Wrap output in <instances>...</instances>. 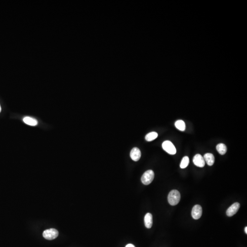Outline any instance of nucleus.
<instances>
[{
  "label": "nucleus",
  "mask_w": 247,
  "mask_h": 247,
  "mask_svg": "<svg viewBox=\"0 0 247 247\" xmlns=\"http://www.w3.org/2000/svg\"><path fill=\"white\" fill-rule=\"evenodd\" d=\"M154 178V172L152 170H149L143 173L141 178V180L144 185H148L152 182Z\"/></svg>",
  "instance_id": "obj_2"
},
{
  "label": "nucleus",
  "mask_w": 247,
  "mask_h": 247,
  "mask_svg": "<svg viewBox=\"0 0 247 247\" xmlns=\"http://www.w3.org/2000/svg\"><path fill=\"white\" fill-rule=\"evenodd\" d=\"M216 150L221 155H224L227 151V147L225 145L220 143L216 146Z\"/></svg>",
  "instance_id": "obj_12"
},
{
  "label": "nucleus",
  "mask_w": 247,
  "mask_h": 247,
  "mask_svg": "<svg viewBox=\"0 0 247 247\" xmlns=\"http://www.w3.org/2000/svg\"><path fill=\"white\" fill-rule=\"evenodd\" d=\"M1 105H0V113H1Z\"/></svg>",
  "instance_id": "obj_18"
},
{
  "label": "nucleus",
  "mask_w": 247,
  "mask_h": 247,
  "mask_svg": "<svg viewBox=\"0 0 247 247\" xmlns=\"http://www.w3.org/2000/svg\"><path fill=\"white\" fill-rule=\"evenodd\" d=\"M158 137V134L156 132H152L147 134L145 137V139L147 142H151L156 139Z\"/></svg>",
  "instance_id": "obj_14"
},
{
  "label": "nucleus",
  "mask_w": 247,
  "mask_h": 247,
  "mask_svg": "<svg viewBox=\"0 0 247 247\" xmlns=\"http://www.w3.org/2000/svg\"><path fill=\"white\" fill-rule=\"evenodd\" d=\"M145 225L147 228H151L152 226V215L150 213H147L144 218Z\"/></svg>",
  "instance_id": "obj_9"
},
{
  "label": "nucleus",
  "mask_w": 247,
  "mask_h": 247,
  "mask_svg": "<svg viewBox=\"0 0 247 247\" xmlns=\"http://www.w3.org/2000/svg\"><path fill=\"white\" fill-rule=\"evenodd\" d=\"M24 122L27 125L31 126H36L38 124V121L36 119L30 117H25L24 118Z\"/></svg>",
  "instance_id": "obj_11"
},
{
  "label": "nucleus",
  "mask_w": 247,
  "mask_h": 247,
  "mask_svg": "<svg viewBox=\"0 0 247 247\" xmlns=\"http://www.w3.org/2000/svg\"><path fill=\"white\" fill-rule=\"evenodd\" d=\"M130 156L131 159L133 161H139L141 157V152L139 149L134 147L132 149L130 153Z\"/></svg>",
  "instance_id": "obj_8"
},
{
  "label": "nucleus",
  "mask_w": 247,
  "mask_h": 247,
  "mask_svg": "<svg viewBox=\"0 0 247 247\" xmlns=\"http://www.w3.org/2000/svg\"><path fill=\"white\" fill-rule=\"evenodd\" d=\"M240 205L239 203L236 202L234 203L227 210L226 214L228 216H232L234 215L238 212L240 208Z\"/></svg>",
  "instance_id": "obj_6"
},
{
  "label": "nucleus",
  "mask_w": 247,
  "mask_h": 247,
  "mask_svg": "<svg viewBox=\"0 0 247 247\" xmlns=\"http://www.w3.org/2000/svg\"><path fill=\"white\" fill-rule=\"evenodd\" d=\"M125 247H135V246L132 244H127V245L125 246Z\"/></svg>",
  "instance_id": "obj_16"
},
{
  "label": "nucleus",
  "mask_w": 247,
  "mask_h": 247,
  "mask_svg": "<svg viewBox=\"0 0 247 247\" xmlns=\"http://www.w3.org/2000/svg\"><path fill=\"white\" fill-rule=\"evenodd\" d=\"M180 194L177 190H172L168 194V201L171 205H176L180 200Z\"/></svg>",
  "instance_id": "obj_1"
},
{
  "label": "nucleus",
  "mask_w": 247,
  "mask_h": 247,
  "mask_svg": "<svg viewBox=\"0 0 247 247\" xmlns=\"http://www.w3.org/2000/svg\"><path fill=\"white\" fill-rule=\"evenodd\" d=\"M202 214V207L199 205H196L193 207L191 212L192 218L195 220H198L200 218Z\"/></svg>",
  "instance_id": "obj_5"
},
{
  "label": "nucleus",
  "mask_w": 247,
  "mask_h": 247,
  "mask_svg": "<svg viewBox=\"0 0 247 247\" xmlns=\"http://www.w3.org/2000/svg\"><path fill=\"white\" fill-rule=\"evenodd\" d=\"M190 162L189 158L187 156L184 157L182 160L180 167L181 168H185L188 166Z\"/></svg>",
  "instance_id": "obj_15"
},
{
  "label": "nucleus",
  "mask_w": 247,
  "mask_h": 247,
  "mask_svg": "<svg viewBox=\"0 0 247 247\" xmlns=\"http://www.w3.org/2000/svg\"><path fill=\"white\" fill-rule=\"evenodd\" d=\"M163 148L164 151H166L168 154L171 155H174L176 153V149L174 147L173 144L169 141L166 140L163 143Z\"/></svg>",
  "instance_id": "obj_4"
},
{
  "label": "nucleus",
  "mask_w": 247,
  "mask_h": 247,
  "mask_svg": "<svg viewBox=\"0 0 247 247\" xmlns=\"http://www.w3.org/2000/svg\"><path fill=\"white\" fill-rule=\"evenodd\" d=\"M245 232L246 233H247V227H245Z\"/></svg>",
  "instance_id": "obj_17"
},
{
  "label": "nucleus",
  "mask_w": 247,
  "mask_h": 247,
  "mask_svg": "<svg viewBox=\"0 0 247 247\" xmlns=\"http://www.w3.org/2000/svg\"><path fill=\"white\" fill-rule=\"evenodd\" d=\"M175 125L178 130L184 131L185 130V124L182 120H178L175 123Z\"/></svg>",
  "instance_id": "obj_13"
},
{
  "label": "nucleus",
  "mask_w": 247,
  "mask_h": 247,
  "mask_svg": "<svg viewBox=\"0 0 247 247\" xmlns=\"http://www.w3.org/2000/svg\"><path fill=\"white\" fill-rule=\"evenodd\" d=\"M193 161L194 164L198 167L203 168L205 165V161L204 160V158L200 154L195 155Z\"/></svg>",
  "instance_id": "obj_7"
},
{
  "label": "nucleus",
  "mask_w": 247,
  "mask_h": 247,
  "mask_svg": "<svg viewBox=\"0 0 247 247\" xmlns=\"http://www.w3.org/2000/svg\"><path fill=\"white\" fill-rule=\"evenodd\" d=\"M203 158L208 165L211 166L213 165L215 162V158L213 154L210 153H207L205 154Z\"/></svg>",
  "instance_id": "obj_10"
},
{
  "label": "nucleus",
  "mask_w": 247,
  "mask_h": 247,
  "mask_svg": "<svg viewBox=\"0 0 247 247\" xmlns=\"http://www.w3.org/2000/svg\"><path fill=\"white\" fill-rule=\"evenodd\" d=\"M59 232L57 229L50 228L46 230L43 233L44 238L47 240H52L55 239L58 236Z\"/></svg>",
  "instance_id": "obj_3"
}]
</instances>
